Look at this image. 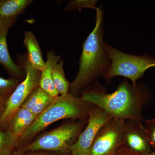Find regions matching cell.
<instances>
[{"label":"cell","instance_id":"cell-1","mask_svg":"<svg viewBox=\"0 0 155 155\" xmlns=\"http://www.w3.org/2000/svg\"><path fill=\"white\" fill-rule=\"evenodd\" d=\"M92 82L90 87L81 92L80 97L82 100L101 108L112 117L144 121L143 107L153 97L152 93L144 82L133 84L125 78L110 94L107 93L106 87L97 79Z\"/></svg>","mask_w":155,"mask_h":155},{"label":"cell","instance_id":"cell-2","mask_svg":"<svg viewBox=\"0 0 155 155\" xmlns=\"http://www.w3.org/2000/svg\"><path fill=\"white\" fill-rule=\"evenodd\" d=\"M95 25L84 42L79 61L78 72L70 83L69 94L76 95L97 78L104 77L110 68L111 62L104 47V14L102 9L97 8Z\"/></svg>","mask_w":155,"mask_h":155},{"label":"cell","instance_id":"cell-3","mask_svg":"<svg viewBox=\"0 0 155 155\" xmlns=\"http://www.w3.org/2000/svg\"><path fill=\"white\" fill-rule=\"evenodd\" d=\"M94 105L81 98L69 94L55 98L49 107L38 116L19 137V144L28 141L49 125L61 119L87 120Z\"/></svg>","mask_w":155,"mask_h":155},{"label":"cell","instance_id":"cell-4","mask_svg":"<svg viewBox=\"0 0 155 155\" xmlns=\"http://www.w3.org/2000/svg\"><path fill=\"white\" fill-rule=\"evenodd\" d=\"M104 47L111 62L110 68L103 77L107 83H110L115 76H121L130 79L134 84L148 69L155 67V58L148 54L136 56L126 54L104 41Z\"/></svg>","mask_w":155,"mask_h":155},{"label":"cell","instance_id":"cell-5","mask_svg":"<svg viewBox=\"0 0 155 155\" xmlns=\"http://www.w3.org/2000/svg\"><path fill=\"white\" fill-rule=\"evenodd\" d=\"M87 120H71L42 134L22 150L26 152L48 151L69 152V147L77 140Z\"/></svg>","mask_w":155,"mask_h":155},{"label":"cell","instance_id":"cell-6","mask_svg":"<svg viewBox=\"0 0 155 155\" xmlns=\"http://www.w3.org/2000/svg\"><path fill=\"white\" fill-rule=\"evenodd\" d=\"M20 66L25 73V79L17 85L6 101L5 108L0 118V129H7L11 119L29 95L39 86L41 71L31 65L27 56L19 59Z\"/></svg>","mask_w":155,"mask_h":155},{"label":"cell","instance_id":"cell-7","mask_svg":"<svg viewBox=\"0 0 155 155\" xmlns=\"http://www.w3.org/2000/svg\"><path fill=\"white\" fill-rule=\"evenodd\" d=\"M124 120L112 117L97 134L89 155H114L123 147Z\"/></svg>","mask_w":155,"mask_h":155},{"label":"cell","instance_id":"cell-8","mask_svg":"<svg viewBox=\"0 0 155 155\" xmlns=\"http://www.w3.org/2000/svg\"><path fill=\"white\" fill-rule=\"evenodd\" d=\"M112 118L105 111L94 105L90 111L86 127L69 147L70 153L72 155H89L92 143L97 134Z\"/></svg>","mask_w":155,"mask_h":155},{"label":"cell","instance_id":"cell-9","mask_svg":"<svg viewBox=\"0 0 155 155\" xmlns=\"http://www.w3.org/2000/svg\"><path fill=\"white\" fill-rule=\"evenodd\" d=\"M123 146L137 155H143L152 151L142 121L124 120Z\"/></svg>","mask_w":155,"mask_h":155},{"label":"cell","instance_id":"cell-10","mask_svg":"<svg viewBox=\"0 0 155 155\" xmlns=\"http://www.w3.org/2000/svg\"><path fill=\"white\" fill-rule=\"evenodd\" d=\"M16 17L9 19H0V64L2 65L12 75L17 77H22L25 71L11 58L8 48L7 35L9 28L13 25Z\"/></svg>","mask_w":155,"mask_h":155},{"label":"cell","instance_id":"cell-11","mask_svg":"<svg viewBox=\"0 0 155 155\" xmlns=\"http://www.w3.org/2000/svg\"><path fill=\"white\" fill-rule=\"evenodd\" d=\"M61 56L56 54L54 52L48 51L47 53L45 67L41 71L39 87L54 98L59 96V95L53 82L52 72L55 65L61 61Z\"/></svg>","mask_w":155,"mask_h":155},{"label":"cell","instance_id":"cell-12","mask_svg":"<svg viewBox=\"0 0 155 155\" xmlns=\"http://www.w3.org/2000/svg\"><path fill=\"white\" fill-rule=\"evenodd\" d=\"M23 44L27 50V57L31 65L42 71L45 67V62L38 42L33 32L25 31Z\"/></svg>","mask_w":155,"mask_h":155},{"label":"cell","instance_id":"cell-13","mask_svg":"<svg viewBox=\"0 0 155 155\" xmlns=\"http://www.w3.org/2000/svg\"><path fill=\"white\" fill-rule=\"evenodd\" d=\"M37 117L29 110L20 108L14 114L7 129L20 137Z\"/></svg>","mask_w":155,"mask_h":155},{"label":"cell","instance_id":"cell-14","mask_svg":"<svg viewBox=\"0 0 155 155\" xmlns=\"http://www.w3.org/2000/svg\"><path fill=\"white\" fill-rule=\"evenodd\" d=\"M32 2L31 0H0V19L17 17Z\"/></svg>","mask_w":155,"mask_h":155},{"label":"cell","instance_id":"cell-15","mask_svg":"<svg viewBox=\"0 0 155 155\" xmlns=\"http://www.w3.org/2000/svg\"><path fill=\"white\" fill-rule=\"evenodd\" d=\"M52 78L54 85L59 95L69 94L70 83L65 76L63 61H60L53 68Z\"/></svg>","mask_w":155,"mask_h":155},{"label":"cell","instance_id":"cell-16","mask_svg":"<svg viewBox=\"0 0 155 155\" xmlns=\"http://www.w3.org/2000/svg\"><path fill=\"white\" fill-rule=\"evenodd\" d=\"M19 137L7 129H0V155H11L19 145Z\"/></svg>","mask_w":155,"mask_h":155},{"label":"cell","instance_id":"cell-17","mask_svg":"<svg viewBox=\"0 0 155 155\" xmlns=\"http://www.w3.org/2000/svg\"><path fill=\"white\" fill-rule=\"evenodd\" d=\"M48 94L39 86L35 88L27 98L21 107L31 111L35 107L46 97Z\"/></svg>","mask_w":155,"mask_h":155},{"label":"cell","instance_id":"cell-18","mask_svg":"<svg viewBox=\"0 0 155 155\" xmlns=\"http://www.w3.org/2000/svg\"><path fill=\"white\" fill-rule=\"evenodd\" d=\"M96 0H71L65 8L67 11L80 10L82 9L91 8L96 10Z\"/></svg>","mask_w":155,"mask_h":155},{"label":"cell","instance_id":"cell-19","mask_svg":"<svg viewBox=\"0 0 155 155\" xmlns=\"http://www.w3.org/2000/svg\"><path fill=\"white\" fill-rule=\"evenodd\" d=\"M20 83L16 78L5 79L0 77V97L10 96Z\"/></svg>","mask_w":155,"mask_h":155},{"label":"cell","instance_id":"cell-20","mask_svg":"<svg viewBox=\"0 0 155 155\" xmlns=\"http://www.w3.org/2000/svg\"><path fill=\"white\" fill-rule=\"evenodd\" d=\"M144 126L151 149L155 152V119L145 120Z\"/></svg>","mask_w":155,"mask_h":155},{"label":"cell","instance_id":"cell-21","mask_svg":"<svg viewBox=\"0 0 155 155\" xmlns=\"http://www.w3.org/2000/svg\"><path fill=\"white\" fill-rule=\"evenodd\" d=\"M54 98H55L51 96L49 94L47 96L42 100L31 111L33 114L37 116H39L49 107Z\"/></svg>","mask_w":155,"mask_h":155},{"label":"cell","instance_id":"cell-22","mask_svg":"<svg viewBox=\"0 0 155 155\" xmlns=\"http://www.w3.org/2000/svg\"><path fill=\"white\" fill-rule=\"evenodd\" d=\"M114 155H137L123 146Z\"/></svg>","mask_w":155,"mask_h":155},{"label":"cell","instance_id":"cell-23","mask_svg":"<svg viewBox=\"0 0 155 155\" xmlns=\"http://www.w3.org/2000/svg\"><path fill=\"white\" fill-rule=\"evenodd\" d=\"M9 96L0 97V118L5 108L6 103Z\"/></svg>","mask_w":155,"mask_h":155},{"label":"cell","instance_id":"cell-24","mask_svg":"<svg viewBox=\"0 0 155 155\" xmlns=\"http://www.w3.org/2000/svg\"><path fill=\"white\" fill-rule=\"evenodd\" d=\"M11 155H26L22 149L19 148L15 150Z\"/></svg>","mask_w":155,"mask_h":155},{"label":"cell","instance_id":"cell-25","mask_svg":"<svg viewBox=\"0 0 155 155\" xmlns=\"http://www.w3.org/2000/svg\"><path fill=\"white\" fill-rule=\"evenodd\" d=\"M143 155H155V152L151 151L150 152Z\"/></svg>","mask_w":155,"mask_h":155},{"label":"cell","instance_id":"cell-26","mask_svg":"<svg viewBox=\"0 0 155 155\" xmlns=\"http://www.w3.org/2000/svg\"><path fill=\"white\" fill-rule=\"evenodd\" d=\"M58 155H72L70 153V152L62 153H59Z\"/></svg>","mask_w":155,"mask_h":155},{"label":"cell","instance_id":"cell-27","mask_svg":"<svg viewBox=\"0 0 155 155\" xmlns=\"http://www.w3.org/2000/svg\"><path fill=\"white\" fill-rule=\"evenodd\" d=\"M32 155H48V154H46L45 153H37L35 154H33Z\"/></svg>","mask_w":155,"mask_h":155}]
</instances>
